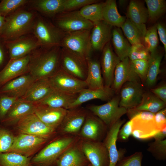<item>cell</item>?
Listing matches in <instances>:
<instances>
[{
  "label": "cell",
  "instance_id": "obj_1",
  "mask_svg": "<svg viewBox=\"0 0 166 166\" xmlns=\"http://www.w3.org/2000/svg\"><path fill=\"white\" fill-rule=\"evenodd\" d=\"M61 47L40 46L30 54L29 73L35 80L49 78L60 68Z\"/></svg>",
  "mask_w": 166,
  "mask_h": 166
},
{
  "label": "cell",
  "instance_id": "obj_2",
  "mask_svg": "<svg viewBox=\"0 0 166 166\" xmlns=\"http://www.w3.org/2000/svg\"><path fill=\"white\" fill-rule=\"evenodd\" d=\"M26 6L5 17L1 38L3 41L13 40L32 33L34 22L38 13L28 9Z\"/></svg>",
  "mask_w": 166,
  "mask_h": 166
},
{
  "label": "cell",
  "instance_id": "obj_3",
  "mask_svg": "<svg viewBox=\"0 0 166 166\" xmlns=\"http://www.w3.org/2000/svg\"><path fill=\"white\" fill-rule=\"evenodd\" d=\"M32 33L38 41L40 46L49 48L61 47L65 33L38 13L34 22Z\"/></svg>",
  "mask_w": 166,
  "mask_h": 166
},
{
  "label": "cell",
  "instance_id": "obj_4",
  "mask_svg": "<svg viewBox=\"0 0 166 166\" xmlns=\"http://www.w3.org/2000/svg\"><path fill=\"white\" fill-rule=\"evenodd\" d=\"M128 116L132 121L131 135L139 140H145L153 137L159 131L156 125L155 113L132 109L127 110Z\"/></svg>",
  "mask_w": 166,
  "mask_h": 166
},
{
  "label": "cell",
  "instance_id": "obj_5",
  "mask_svg": "<svg viewBox=\"0 0 166 166\" xmlns=\"http://www.w3.org/2000/svg\"><path fill=\"white\" fill-rule=\"evenodd\" d=\"M91 30L85 29L65 33L61 47L67 48L87 59L92 50L90 41Z\"/></svg>",
  "mask_w": 166,
  "mask_h": 166
},
{
  "label": "cell",
  "instance_id": "obj_6",
  "mask_svg": "<svg viewBox=\"0 0 166 166\" xmlns=\"http://www.w3.org/2000/svg\"><path fill=\"white\" fill-rule=\"evenodd\" d=\"M119 95L114 96L104 104L93 105L88 108L109 128L127 112L125 108L119 106Z\"/></svg>",
  "mask_w": 166,
  "mask_h": 166
},
{
  "label": "cell",
  "instance_id": "obj_7",
  "mask_svg": "<svg viewBox=\"0 0 166 166\" xmlns=\"http://www.w3.org/2000/svg\"><path fill=\"white\" fill-rule=\"evenodd\" d=\"M60 67L68 73L83 81L88 72L87 59L65 48L61 47Z\"/></svg>",
  "mask_w": 166,
  "mask_h": 166
},
{
  "label": "cell",
  "instance_id": "obj_8",
  "mask_svg": "<svg viewBox=\"0 0 166 166\" xmlns=\"http://www.w3.org/2000/svg\"><path fill=\"white\" fill-rule=\"evenodd\" d=\"M53 23L65 33L91 30L94 24L83 17L79 10L61 12L52 19Z\"/></svg>",
  "mask_w": 166,
  "mask_h": 166
},
{
  "label": "cell",
  "instance_id": "obj_9",
  "mask_svg": "<svg viewBox=\"0 0 166 166\" xmlns=\"http://www.w3.org/2000/svg\"><path fill=\"white\" fill-rule=\"evenodd\" d=\"M4 42L9 53L10 60L17 59L27 55L41 46L33 33Z\"/></svg>",
  "mask_w": 166,
  "mask_h": 166
},
{
  "label": "cell",
  "instance_id": "obj_10",
  "mask_svg": "<svg viewBox=\"0 0 166 166\" xmlns=\"http://www.w3.org/2000/svg\"><path fill=\"white\" fill-rule=\"evenodd\" d=\"M72 138L67 137L58 139L50 143L34 156L32 162L36 164L46 165L53 162L73 142Z\"/></svg>",
  "mask_w": 166,
  "mask_h": 166
},
{
  "label": "cell",
  "instance_id": "obj_11",
  "mask_svg": "<svg viewBox=\"0 0 166 166\" xmlns=\"http://www.w3.org/2000/svg\"><path fill=\"white\" fill-rule=\"evenodd\" d=\"M49 79L54 89L66 93H78L88 88L85 81L74 77L61 67Z\"/></svg>",
  "mask_w": 166,
  "mask_h": 166
},
{
  "label": "cell",
  "instance_id": "obj_12",
  "mask_svg": "<svg viewBox=\"0 0 166 166\" xmlns=\"http://www.w3.org/2000/svg\"><path fill=\"white\" fill-rule=\"evenodd\" d=\"M17 127L22 133L35 135L46 139L54 130L43 123L34 113L20 119L17 122Z\"/></svg>",
  "mask_w": 166,
  "mask_h": 166
},
{
  "label": "cell",
  "instance_id": "obj_13",
  "mask_svg": "<svg viewBox=\"0 0 166 166\" xmlns=\"http://www.w3.org/2000/svg\"><path fill=\"white\" fill-rule=\"evenodd\" d=\"M144 92L140 82H125L119 92V106L127 110L135 109L141 103Z\"/></svg>",
  "mask_w": 166,
  "mask_h": 166
},
{
  "label": "cell",
  "instance_id": "obj_14",
  "mask_svg": "<svg viewBox=\"0 0 166 166\" xmlns=\"http://www.w3.org/2000/svg\"><path fill=\"white\" fill-rule=\"evenodd\" d=\"M129 81L140 82L141 81L127 57L121 61L117 65L111 88L115 93H118L122 85Z\"/></svg>",
  "mask_w": 166,
  "mask_h": 166
},
{
  "label": "cell",
  "instance_id": "obj_15",
  "mask_svg": "<svg viewBox=\"0 0 166 166\" xmlns=\"http://www.w3.org/2000/svg\"><path fill=\"white\" fill-rule=\"evenodd\" d=\"M81 150L91 166H109V154L103 143L86 141L82 143Z\"/></svg>",
  "mask_w": 166,
  "mask_h": 166
},
{
  "label": "cell",
  "instance_id": "obj_16",
  "mask_svg": "<svg viewBox=\"0 0 166 166\" xmlns=\"http://www.w3.org/2000/svg\"><path fill=\"white\" fill-rule=\"evenodd\" d=\"M102 51L100 63L104 86L111 87L115 68L121 60L113 51L110 41L106 44Z\"/></svg>",
  "mask_w": 166,
  "mask_h": 166
},
{
  "label": "cell",
  "instance_id": "obj_17",
  "mask_svg": "<svg viewBox=\"0 0 166 166\" xmlns=\"http://www.w3.org/2000/svg\"><path fill=\"white\" fill-rule=\"evenodd\" d=\"M30 54L22 57L10 60L0 71V88L8 82L29 73Z\"/></svg>",
  "mask_w": 166,
  "mask_h": 166
},
{
  "label": "cell",
  "instance_id": "obj_18",
  "mask_svg": "<svg viewBox=\"0 0 166 166\" xmlns=\"http://www.w3.org/2000/svg\"><path fill=\"white\" fill-rule=\"evenodd\" d=\"M36 80L29 73L21 75L5 84L0 88V94L21 98L26 94Z\"/></svg>",
  "mask_w": 166,
  "mask_h": 166
},
{
  "label": "cell",
  "instance_id": "obj_19",
  "mask_svg": "<svg viewBox=\"0 0 166 166\" xmlns=\"http://www.w3.org/2000/svg\"><path fill=\"white\" fill-rule=\"evenodd\" d=\"M144 1L132 0L128 7L126 18L129 19L145 35L147 29L146 23L148 22V14Z\"/></svg>",
  "mask_w": 166,
  "mask_h": 166
},
{
  "label": "cell",
  "instance_id": "obj_20",
  "mask_svg": "<svg viewBox=\"0 0 166 166\" xmlns=\"http://www.w3.org/2000/svg\"><path fill=\"white\" fill-rule=\"evenodd\" d=\"M35 105L34 113L43 123L53 129L61 124L68 111L63 108Z\"/></svg>",
  "mask_w": 166,
  "mask_h": 166
},
{
  "label": "cell",
  "instance_id": "obj_21",
  "mask_svg": "<svg viewBox=\"0 0 166 166\" xmlns=\"http://www.w3.org/2000/svg\"><path fill=\"white\" fill-rule=\"evenodd\" d=\"M46 140L39 136L21 133L14 137L9 152H14L27 156V154L43 144Z\"/></svg>",
  "mask_w": 166,
  "mask_h": 166
},
{
  "label": "cell",
  "instance_id": "obj_22",
  "mask_svg": "<svg viewBox=\"0 0 166 166\" xmlns=\"http://www.w3.org/2000/svg\"><path fill=\"white\" fill-rule=\"evenodd\" d=\"M65 0H29L26 6L28 9L37 12L45 17L52 19L63 12Z\"/></svg>",
  "mask_w": 166,
  "mask_h": 166
},
{
  "label": "cell",
  "instance_id": "obj_23",
  "mask_svg": "<svg viewBox=\"0 0 166 166\" xmlns=\"http://www.w3.org/2000/svg\"><path fill=\"white\" fill-rule=\"evenodd\" d=\"M124 122L125 120L120 119L109 128L103 142L109 154V166H115L123 156V152H119L117 149L116 142L119 130Z\"/></svg>",
  "mask_w": 166,
  "mask_h": 166
},
{
  "label": "cell",
  "instance_id": "obj_24",
  "mask_svg": "<svg viewBox=\"0 0 166 166\" xmlns=\"http://www.w3.org/2000/svg\"><path fill=\"white\" fill-rule=\"evenodd\" d=\"M113 27L104 20L94 24L90 34L92 50L102 51L110 41Z\"/></svg>",
  "mask_w": 166,
  "mask_h": 166
},
{
  "label": "cell",
  "instance_id": "obj_25",
  "mask_svg": "<svg viewBox=\"0 0 166 166\" xmlns=\"http://www.w3.org/2000/svg\"><path fill=\"white\" fill-rule=\"evenodd\" d=\"M114 93L111 87L105 86L102 89H96L88 88L84 89L79 93L76 99L69 106L67 110L77 108L82 104L93 99L108 101L114 96Z\"/></svg>",
  "mask_w": 166,
  "mask_h": 166
},
{
  "label": "cell",
  "instance_id": "obj_26",
  "mask_svg": "<svg viewBox=\"0 0 166 166\" xmlns=\"http://www.w3.org/2000/svg\"><path fill=\"white\" fill-rule=\"evenodd\" d=\"M78 94L66 93L54 89L44 98L35 104L67 109L69 106L76 99Z\"/></svg>",
  "mask_w": 166,
  "mask_h": 166
},
{
  "label": "cell",
  "instance_id": "obj_27",
  "mask_svg": "<svg viewBox=\"0 0 166 166\" xmlns=\"http://www.w3.org/2000/svg\"><path fill=\"white\" fill-rule=\"evenodd\" d=\"M84 123L81 131L83 136L94 141L102 139L107 127L98 117L87 113Z\"/></svg>",
  "mask_w": 166,
  "mask_h": 166
},
{
  "label": "cell",
  "instance_id": "obj_28",
  "mask_svg": "<svg viewBox=\"0 0 166 166\" xmlns=\"http://www.w3.org/2000/svg\"><path fill=\"white\" fill-rule=\"evenodd\" d=\"M54 89L49 78L36 80L21 98L35 103L44 98Z\"/></svg>",
  "mask_w": 166,
  "mask_h": 166
},
{
  "label": "cell",
  "instance_id": "obj_29",
  "mask_svg": "<svg viewBox=\"0 0 166 166\" xmlns=\"http://www.w3.org/2000/svg\"><path fill=\"white\" fill-rule=\"evenodd\" d=\"M35 108L34 103L19 98L14 104L1 122L4 123H17L24 117L34 113Z\"/></svg>",
  "mask_w": 166,
  "mask_h": 166
},
{
  "label": "cell",
  "instance_id": "obj_30",
  "mask_svg": "<svg viewBox=\"0 0 166 166\" xmlns=\"http://www.w3.org/2000/svg\"><path fill=\"white\" fill-rule=\"evenodd\" d=\"M78 107L68 109L61 124L62 130L65 133H74L79 131L85 120L87 113Z\"/></svg>",
  "mask_w": 166,
  "mask_h": 166
},
{
  "label": "cell",
  "instance_id": "obj_31",
  "mask_svg": "<svg viewBox=\"0 0 166 166\" xmlns=\"http://www.w3.org/2000/svg\"><path fill=\"white\" fill-rule=\"evenodd\" d=\"M164 53L161 48L158 46L156 49L150 53V56L148 60V71L144 81L146 86L150 89L156 83L160 71L161 62Z\"/></svg>",
  "mask_w": 166,
  "mask_h": 166
},
{
  "label": "cell",
  "instance_id": "obj_32",
  "mask_svg": "<svg viewBox=\"0 0 166 166\" xmlns=\"http://www.w3.org/2000/svg\"><path fill=\"white\" fill-rule=\"evenodd\" d=\"M87 74L85 81L88 88L92 89H102L104 87L100 62L89 57L87 59Z\"/></svg>",
  "mask_w": 166,
  "mask_h": 166
},
{
  "label": "cell",
  "instance_id": "obj_33",
  "mask_svg": "<svg viewBox=\"0 0 166 166\" xmlns=\"http://www.w3.org/2000/svg\"><path fill=\"white\" fill-rule=\"evenodd\" d=\"M103 20L113 27L120 28L126 19L119 13L115 0L104 2L103 8Z\"/></svg>",
  "mask_w": 166,
  "mask_h": 166
},
{
  "label": "cell",
  "instance_id": "obj_34",
  "mask_svg": "<svg viewBox=\"0 0 166 166\" xmlns=\"http://www.w3.org/2000/svg\"><path fill=\"white\" fill-rule=\"evenodd\" d=\"M111 40L115 53L121 61L128 57L131 45L120 28L113 27Z\"/></svg>",
  "mask_w": 166,
  "mask_h": 166
},
{
  "label": "cell",
  "instance_id": "obj_35",
  "mask_svg": "<svg viewBox=\"0 0 166 166\" xmlns=\"http://www.w3.org/2000/svg\"><path fill=\"white\" fill-rule=\"evenodd\" d=\"M70 147L58 158V166H83L85 157L82 151L77 148Z\"/></svg>",
  "mask_w": 166,
  "mask_h": 166
},
{
  "label": "cell",
  "instance_id": "obj_36",
  "mask_svg": "<svg viewBox=\"0 0 166 166\" xmlns=\"http://www.w3.org/2000/svg\"><path fill=\"white\" fill-rule=\"evenodd\" d=\"M165 103L150 91L144 92L140 104L135 109L155 113L166 108Z\"/></svg>",
  "mask_w": 166,
  "mask_h": 166
},
{
  "label": "cell",
  "instance_id": "obj_37",
  "mask_svg": "<svg viewBox=\"0 0 166 166\" xmlns=\"http://www.w3.org/2000/svg\"><path fill=\"white\" fill-rule=\"evenodd\" d=\"M104 2L86 5L79 10L81 15L94 24L103 20V8Z\"/></svg>",
  "mask_w": 166,
  "mask_h": 166
},
{
  "label": "cell",
  "instance_id": "obj_38",
  "mask_svg": "<svg viewBox=\"0 0 166 166\" xmlns=\"http://www.w3.org/2000/svg\"><path fill=\"white\" fill-rule=\"evenodd\" d=\"M124 36L131 45L143 44L144 35L130 20L126 18L120 27Z\"/></svg>",
  "mask_w": 166,
  "mask_h": 166
},
{
  "label": "cell",
  "instance_id": "obj_39",
  "mask_svg": "<svg viewBox=\"0 0 166 166\" xmlns=\"http://www.w3.org/2000/svg\"><path fill=\"white\" fill-rule=\"evenodd\" d=\"M30 159L13 152L0 153V166H30Z\"/></svg>",
  "mask_w": 166,
  "mask_h": 166
},
{
  "label": "cell",
  "instance_id": "obj_40",
  "mask_svg": "<svg viewBox=\"0 0 166 166\" xmlns=\"http://www.w3.org/2000/svg\"><path fill=\"white\" fill-rule=\"evenodd\" d=\"M148 14V20L154 23L165 13L166 2L165 0H145Z\"/></svg>",
  "mask_w": 166,
  "mask_h": 166
},
{
  "label": "cell",
  "instance_id": "obj_41",
  "mask_svg": "<svg viewBox=\"0 0 166 166\" xmlns=\"http://www.w3.org/2000/svg\"><path fill=\"white\" fill-rule=\"evenodd\" d=\"M29 0H2L0 2V15L6 17L25 6Z\"/></svg>",
  "mask_w": 166,
  "mask_h": 166
},
{
  "label": "cell",
  "instance_id": "obj_42",
  "mask_svg": "<svg viewBox=\"0 0 166 166\" xmlns=\"http://www.w3.org/2000/svg\"><path fill=\"white\" fill-rule=\"evenodd\" d=\"M158 44V36L155 24L147 29L144 38L143 44L151 53L156 49Z\"/></svg>",
  "mask_w": 166,
  "mask_h": 166
},
{
  "label": "cell",
  "instance_id": "obj_43",
  "mask_svg": "<svg viewBox=\"0 0 166 166\" xmlns=\"http://www.w3.org/2000/svg\"><path fill=\"white\" fill-rule=\"evenodd\" d=\"M147 151L157 160L166 159V139L155 140L148 144Z\"/></svg>",
  "mask_w": 166,
  "mask_h": 166
},
{
  "label": "cell",
  "instance_id": "obj_44",
  "mask_svg": "<svg viewBox=\"0 0 166 166\" xmlns=\"http://www.w3.org/2000/svg\"><path fill=\"white\" fill-rule=\"evenodd\" d=\"M150 53L143 44H137L131 45L128 57L130 61L137 59L148 60Z\"/></svg>",
  "mask_w": 166,
  "mask_h": 166
},
{
  "label": "cell",
  "instance_id": "obj_45",
  "mask_svg": "<svg viewBox=\"0 0 166 166\" xmlns=\"http://www.w3.org/2000/svg\"><path fill=\"white\" fill-rule=\"evenodd\" d=\"M14 138L9 131L0 127V153L9 152L13 144Z\"/></svg>",
  "mask_w": 166,
  "mask_h": 166
},
{
  "label": "cell",
  "instance_id": "obj_46",
  "mask_svg": "<svg viewBox=\"0 0 166 166\" xmlns=\"http://www.w3.org/2000/svg\"><path fill=\"white\" fill-rule=\"evenodd\" d=\"M143 157L141 152H136L128 156H123L115 166H141Z\"/></svg>",
  "mask_w": 166,
  "mask_h": 166
},
{
  "label": "cell",
  "instance_id": "obj_47",
  "mask_svg": "<svg viewBox=\"0 0 166 166\" xmlns=\"http://www.w3.org/2000/svg\"><path fill=\"white\" fill-rule=\"evenodd\" d=\"M100 2V1L97 0H65L63 5V12L77 10V9H81L86 5Z\"/></svg>",
  "mask_w": 166,
  "mask_h": 166
},
{
  "label": "cell",
  "instance_id": "obj_48",
  "mask_svg": "<svg viewBox=\"0 0 166 166\" xmlns=\"http://www.w3.org/2000/svg\"><path fill=\"white\" fill-rule=\"evenodd\" d=\"M130 61L134 71L141 81L144 82L148 71V60L137 59Z\"/></svg>",
  "mask_w": 166,
  "mask_h": 166
},
{
  "label": "cell",
  "instance_id": "obj_49",
  "mask_svg": "<svg viewBox=\"0 0 166 166\" xmlns=\"http://www.w3.org/2000/svg\"><path fill=\"white\" fill-rule=\"evenodd\" d=\"M18 99L0 94V121L1 122Z\"/></svg>",
  "mask_w": 166,
  "mask_h": 166
},
{
  "label": "cell",
  "instance_id": "obj_50",
  "mask_svg": "<svg viewBox=\"0 0 166 166\" xmlns=\"http://www.w3.org/2000/svg\"><path fill=\"white\" fill-rule=\"evenodd\" d=\"M132 132V121L130 120L126 123L119 130L117 136V140L121 141L128 140Z\"/></svg>",
  "mask_w": 166,
  "mask_h": 166
},
{
  "label": "cell",
  "instance_id": "obj_51",
  "mask_svg": "<svg viewBox=\"0 0 166 166\" xmlns=\"http://www.w3.org/2000/svg\"><path fill=\"white\" fill-rule=\"evenodd\" d=\"M154 120L156 126L159 130L166 127V108L155 113Z\"/></svg>",
  "mask_w": 166,
  "mask_h": 166
},
{
  "label": "cell",
  "instance_id": "obj_52",
  "mask_svg": "<svg viewBox=\"0 0 166 166\" xmlns=\"http://www.w3.org/2000/svg\"><path fill=\"white\" fill-rule=\"evenodd\" d=\"M10 58L4 41L0 39V71L6 65Z\"/></svg>",
  "mask_w": 166,
  "mask_h": 166
},
{
  "label": "cell",
  "instance_id": "obj_53",
  "mask_svg": "<svg viewBox=\"0 0 166 166\" xmlns=\"http://www.w3.org/2000/svg\"><path fill=\"white\" fill-rule=\"evenodd\" d=\"M157 33L160 41L164 45L165 53H166V28L165 24L162 22L156 24Z\"/></svg>",
  "mask_w": 166,
  "mask_h": 166
},
{
  "label": "cell",
  "instance_id": "obj_54",
  "mask_svg": "<svg viewBox=\"0 0 166 166\" xmlns=\"http://www.w3.org/2000/svg\"><path fill=\"white\" fill-rule=\"evenodd\" d=\"M150 91L161 100L166 103V85L163 84L156 88L150 89Z\"/></svg>",
  "mask_w": 166,
  "mask_h": 166
},
{
  "label": "cell",
  "instance_id": "obj_55",
  "mask_svg": "<svg viewBox=\"0 0 166 166\" xmlns=\"http://www.w3.org/2000/svg\"><path fill=\"white\" fill-rule=\"evenodd\" d=\"M155 140H162L166 138V127L159 130L153 136Z\"/></svg>",
  "mask_w": 166,
  "mask_h": 166
},
{
  "label": "cell",
  "instance_id": "obj_56",
  "mask_svg": "<svg viewBox=\"0 0 166 166\" xmlns=\"http://www.w3.org/2000/svg\"><path fill=\"white\" fill-rule=\"evenodd\" d=\"M5 17L0 15V39L2 32V30L5 22Z\"/></svg>",
  "mask_w": 166,
  "mask_h": 166
}]
</instances>
